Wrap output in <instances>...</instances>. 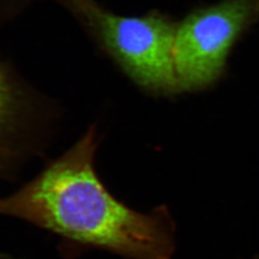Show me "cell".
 <instances>
[{
    "label": "cell",
    "instance_id": "6da1fadb",
    "mask_svg": "<svg viewBox=\"0 0 259 259\" xmlns=\"http://www.w3.org/2000/svg\"><path fill=\"white\" fill-rule=\"evenodd\" d=\"M94 127L35 179L0 198V214L22 219L83 247L130 259H172L175 224L166 207L137 212L107 190L94 168Z\"/></svg>",
    "mask_w": 259,
    "mask_h": 259
},
{
    "label": "cell",
    "instance_id": "7a4b0ae2",
    "mask_svg": "<svg viewBox=\"0 0 259 259\" xmlns=\"http://www.w3.org/2000/svg\"><path fill=\"white\" fill-rule=\"evenodd\" d=\"M103 54L139 88L155 95L180 93L174 63L178 23L153 11L123 17L93 0L78 19Z\"/></svg>",
    "mask_w": 259,
    "mask_h": 259
},
{
    "label": "cell",
    "instance_id": "3957f363",
    "mask_svg": "<svg viewBox=\"0 0 259 259\" xmlns=\"http://www.w3.org/2000/svg\"><path fill=\"white\" fill-rule=\"evenodd\" d=\"M259 18V0H224L196 9L177 26L174 63L180 93L209 88L222 77L228 56Z\"/></svg>",
    "mask_w": 259,
    "mask_h": 259
},
{
    "label": "cell",
    "instance_id": "277c9868",
    "mask_svg": "<svg viewBox=\"0 0 259 259\" xmlns=\"http://www.w3.org/2000/svg\"><path fill=\"white\" fill-rule=\"evenodd\" d=\"M36 106L35 94L0 59V177L21 157L35 122Z\"/></svg>",
    "mask_w": 259,
    "mask_h": 259
},
{
    "label": "cell",
    "instance_id": "5b68a950",
    "mask_svg": "<svg viewBox=\"0 0 259 259\" xmlns=\"http://www.w3.org/2000/svg\"><path fill=\"white\" fill-rule=\"evenodd\" d=\"M29 1L31 0H4L3 6L5 7V11H8L7 7H10V10H16L17 7L25 5ZM55 1L62 4L66 9L69 10V12L74 17H77L91 0H55ZM0 3H1V0H0Z\"/></svg>",
    "mask_w": 259,
    "mask_h": 259
}]
</instances>
